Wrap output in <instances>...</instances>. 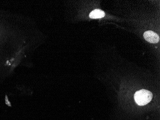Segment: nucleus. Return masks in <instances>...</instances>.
Listing matches in <instances>:
<instances>
[{
	"label": "nucleus",
	"instance_id": "obj_2",
	"mask_svg": "<svg viewBox=\"0 0 160 120\" xmlns=\"http://www.w3.org/2000/svg\"><path fill=\"white\" fill-rule=\"evenodd\" d=\"M143 36L144 39L150 43H158L160 40L159 36L155 32L151 30L145 32Z\"/></svg>",
	"mask_w": 160,
	"mask_h": 120
},
{
	"label": "nucleus",
	"instance_id": "obj_1",
	"mask_svg": "<svg viewBox=\"0 0 160 120\" xmlns=\"http://www.w3.org/2000/svg\"><path fill=\"white\" fill-rule=\"evenodd\" d=\"M153 97V95L150 91L142 89L138 91L134 94V99L138 105L144 106L149 103Z\"/></svg>",
	"mask_w": 160,
	"mask_h": 120
},
{
	"label": "nucleus",
	"instance_id": "obj_3",
	"mask_svg": "<svg viewBox=\"0 0 160 120\" xmlns=\"http://www.w3.org/2000/svg\"><path fill=\"white\" fill-rule=\"evenodd\" d=\"M105 13L103 11L100 9H95L90 13L89 17L91 18H101L105 17Z\"/></svg>",
	"mask_w": 160,
	"mask_h": 120
}]
</instances>
